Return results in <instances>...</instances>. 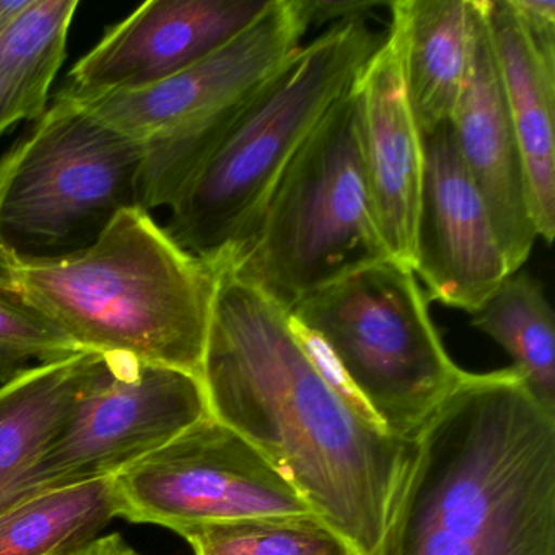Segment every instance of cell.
I'll list each match as a JSON object with an SVG mask.
<instances>
[{
  "label": "cell",
  "instance_id": "cell-5",
  "mask_svg": "<svg viewBox=\"0 0 555 555\" xmlns=\"http://www.w3.org/2000/svg\"><path fill=\"white\" fill-rule=\"evenodd\" d=\"M386 259L392 258L366 188L352 89L285 168L245 245L217 269L291 311L308 295Z\"/></svg>",
  "mask_w": 555,
  "mask_h": 555
},
{
  "label": "cell",
  "instance_id": "cell-24",
  "mask_svg": "<svg viewBox=\"0 0 555 555\" xmlns=\"http://www.w3.org/2000/svg\"><path fill=\"white\" fill-rule=\"evenodd\" d=\"M298 15L307 31L311 27L337 25L343 22L359 21L378 8H386L391 2L383 0H294Z\"/></svg>",
  "mask_w": 555,
  "mask_h": 555
},
{
  "label": "cell",
  "instance_id": "cell-12",
  "mask_svg": "<svg viewBox=\"0 0 555 555\" xmlns=\"http://www.w3.org/2000/svg\"><path fill=\"white\" fill-rule=\"evenodd\" d=\"M272 0H151L115 25L69 74L70 93L145 89L238 37Z\"/></svg>",
  "mask_w": 555,
  "mask_h": 555
},
{
  "label": "cell",
  "instance_id": "cell-16",
  "mask_svg": "<svg viewBox=\"0 0 555 555\" xmlns=\"http://www.w3.org/2000/svg\"><path fill=\"white\" fill-rule=\"evenodd\" d=\"M409 103L421 134L451 122L470 57V0H392Z\"/></svg>",
  "mask_w": 555,
  "mask_h": 555
},
{
  "label": "cell",
  "instance_id": "cell-7",
  "mask_svg": "<svg viewBox=\"0 0 555 555\" xmlns=\"http://www.w3.org/2000/svg\"><path fill=\"white\" fill-rule=\"evenodd\" d=\"M0 157V251L50 258L86 248L139 206L147 145L57 93Z\"/></svg>",
  "mask_w": 555,
  "mask_h": 555
},
{
  "label": "cell",
  "instance_id": "cell-15",
  "mask_svg": "<svg viewBox=\"0 0 555 555\" xmlns=\"http://www.w3.org/2000/svg\"><path fill=\"white\" fill-rule=\"evenodd\" d=\"M525 168L539 238L555 235V70L532 53L506 0H480Z\"/></svg>",
  "mask_w": 555,
  "mask_h": 555
},
{
  "label": "cell",
  "instance_id": "cell-26",
  "mask_svg": "<svg viewBox=\"0 0 555 555\" xmlns=\"http://www.w3.org/2000/svg\"><path fill=\"white\" fill-rule=\"evenodd\" d=\"M22 119H25V116L21 105L12 95L11 90L0 82V135Z\"/></svg>",
  "mask_w": 555,
  "mask_h": 555
},
{
  "label": "cell",
  "instance_id": "cell-9",
  "mask_svg": "<svg viewBox=\"0 0 555 555\" xmlns=\"http://www.w3.org/2000/svg\"><path fill=\"white\" fill-rule=\"evenodd\" d=\"M116 515L181 532L262 516L314 515L268 457L207 415L113 477Z\"/></svg>",
  "mask_w": 555,
  "mask_h": 555
},
{
  "label": "cell",
  "instance_id": "cell-21",
  "mask_svg": "<svg viewBox=\"0 0 555 555\" xmlns=\"http://www.w3.org/2000/svg\"><path fill=\"white\" fill-rule=\"evenodd\" d=\"M194 555H357L317 515L262 516L178 532Z\"/></svg>",
  "mask_w": 555,
  "mask_h": 555
},
{
  "label": "cell",
  "instance_id": "cell-27",
  "mask_svg": "<svg viewBox=\"0 0 555 555\" xmlns=\"http://www.w3.org/2000/svg\"><path fill=\"white\" fill-rule=\"evenodd\" d=\"M14 375L15 373L2 372V370H0V386L4 385V383Z\"/></svg>",
  "mask_w": 555,
  "mask_h": 555
},
{
  "label": "cell",
  "instance_id": "cell-13",
  "mask_svg": "<svg viewBox=\"0 0 555 555\" xmlns=\"http://www.w3.org/2000/svg\"><path fill=\"white\" fill-rule=\"evenodd\" d=\"M461 160L492 220L509 272H519L539 238L525 168L506 106L480 0H470V57L451 116Z\"/></svg>",
  "mask_w": 555,
  "mask_h": 555
},
{
  "label": "cell",
  "instance_id": "cell-14",
  "mask_svg": "<svg viewBox=\"0 0 555 555\" xmlns=\"http://www.w3.org/2000/svg\"><path fill=\"white\" fill-rule=\"evenodd\" d=\"M360 149L373 214L395 261L412 269L424 175V149L409 103L398 28L389 24L382 47L357 80Z\"/></svg>",
  "mask_w": 555,
  "mask_h": 555
},
{
  "label": "cell",
  "instance_id": "cell-19",
  "mask_svg": "<svg viewBox=\"0 0 555 555\" xmlns=\"http://www.w3.org/2000/svg\"><path fill=\"white\" fill-rule=\"evenodd\" d=\"M113 518V479L40 493L0 512V555H67Z\"/></svg>",
  "mask_w": 555,
  "mask_h": 555
},
{
  "label": "cell",
  "instance_id": "cell-2",
  "mask_svg": "<svg viewBox=\"0 0 555 555\" xmlns=\"http://www.w3.org/2000/svg\"><path fill=\"white\" fill-rule=\"evenodd\" d=\"M378 555H555V415L512 366L464 373L415 435Z\"/></svg>",
  "mask_w": 555,
  "mask_h": 555
},
{
  "label": "cell",
  "instance_id": "cell-18",
  "mask_svg": "<svg viewBox=\"0 0 555 555\" xmlns=\"http://www.w3.org/2000/svg\"><path fill=\"white\" fill-rule=\"evenodd\" d=\"M473 326L495 340L535 402L555 415L554 311L531 275L515 272L473 314Z\"/></svg>",
  "mask_w": 555,
  "mask_h": 555
},
{
  "label": "cell",
  "instance_id": "cell-17",
  "mask_svg": "<svg viewBox=\"0 0 555 555\" xmlns=\"http://www.w3.org/2000/svg\"><path fill=\"white\" fill-rule=\"evenodd\" d=\"M95 356L37 363L0 386V499L47 453Z\"/></svg>",
  "mask_w": 555,
  "mask_h": 555
},
{
  "label": "cell",
  "instance_id": "cell-8",
  "mask_svg": "<svg viewBox=\"0 0 555 555\" xmlns=\"http://www.w3.org/2000/svg\"><path fill=\"white\" fill-rule=\"evenodd\" d=\"M210 415L199 376L128 353H96L60 434L0 499L113 479Z\"/></svg>",
  "mask_w": 555,
  "mask_h": 555
},
{
  "label": "cell",
  "instance_id": "cell-6",
  "mask_svg": "<svg viewBox=\"0 0 555 555\" xmlns=\"http://www.w3.org/2000/svg\"><path fill=\"white\" fill-rule=\"evenodd\" d=\"M288 314L396 437L415 438L466 373L444 349L417 275L395 259L308 295Z\"/></svg>",
  "mask_w": 555,
  "mask_h": 555
},
{
  "label": "cell",
  "instance_id": "cell-22",
  "mask_svg": "<svg viewBox=\"0 0 555 555\" xmlns=\"http://www.w3.org/2000/svg\"><path fill=\"white\" fill-rule=\"evenodd\" d=\"M82 352L56 324L0 288V370L17 373L37 363Z\"/></svg>",
  "mask_w": 555,
  "mask_h": 555
},
{
  "label": "cell",
  "instance_id": "cell-10",
  "mask_svg": "<svg viewBox=\"0 0 555 555\" xmlns=\"http://www.w3.org/2000/svg\"><path fill=\"white\" fill-rule=\"evenodd\" d=\"M307 34L294 0H272L268 11L225 47L188 69L139 90L61 93L134 141H158L271 77Z\"/></svg>",
  "mask_w": 555,
  "mask_h": 555
},
{
  "label": "cell",
  "instance_id": "cell-1",
  "mask_svg": "<svg viewBox=\"0 0 555 555\" xmlns=\"http://www.w3.org/2000/svg\"><path fill=\"white\" fill-rule=\"evenodd\" d=\"M217 272L201 372L210 415L255 444L357 555H378L415 438L353 411L321 375L288 311Z\"/></svg>",
  "mask_w": 555,
  "mask_h": 555
},
{
  "label": "cell",
  "instance_id": "cell-4",
  "mask_svg": "<svg viewBox=\"0 0 555 555\" xmlns=\"http://www.w3.org/2000/svg\"><path fill=\"white\" fill-rule=\"evenodd\" d=\"M383 40L359 18L331 25L298 48L183 188L170 207L168 235L214 268L225 264L251 236L285 168Z\"/></svg>",
  "mask_w": 555,
  "mask_h": 555
},
{
  "label": "cell",
  "instance_id": "cell-23",
  "mask_svg": "<svg viewBox=\"0 0 555 555\" xmlns=\"http://www.w3.org/2000/svg\"><path fill=\"white\" fill-rule=\"evenodd\" d=\"M532 53L547 69L555 70V2L506 0Z\"/></svg>",
  "mask_w": 555,
  "mask_h": 555
},
{
  "label": "cell",
  "instance_id": "cell-25",
  "mask_svg": "<svg viewBox=\"0 0 555 555\" xmlns=\"http://www.w3.org/2000/svg\"><path fill=\"white\" fill-rule=\"evenodd\" d=\"M67 555H142L135 551L119 532L113 534L99 535V538L90 541L83 547L70 552Z\"/></svg>",
  "mask_w": 555,
  "mask_h": 555
},
{
  "label": "cell",
  "instance_id": "cell-20",
  "mask_svg": "<svg viewBox=\"0 0 555 555\" xmlns=\"http://www.w3.org/2000/svg\"><path fill=\"white\" fill-rule=\"evenodd\" d=\"M77 9V0H18L17 8L0 18V82L28 121L48 108Z\"/></svg>",
  "mask_w": 555,
  "mask_h": 555
},
{
  "label": "cell",
  "instance_id": "cell-11",
  "mask_svg": "<svg viewBox=\"0 0 555 555\" xmlns=\"http://www.w3.org/2000/svg\"><path fill=\"white\" fill-rule=\"evenodd\" d=\"M422 149L412 271L427 285L431 300L474 314L512 272L461 160L451 122L422 134Z\"/></svg>",
  "mask_w": 555,
  "mask_h": 555
},
{
  "label": "cell",
  "instance_id": "cell-3",
  "mask_svg": "<svg viewBox=\"0 0 555 555\" xmlns=\"http://www.w3.org/2000/svg\"><path fill=\"white\" fill-rule=\"evenodd\" d=\"M217 269L181 248L149 210H121L86 248L50 258L0 251V288L80 350L203 372Z\"/></svg>",
  "mask_w": 555,
  "mask_h": 555
}]
</instances>
